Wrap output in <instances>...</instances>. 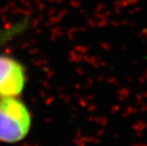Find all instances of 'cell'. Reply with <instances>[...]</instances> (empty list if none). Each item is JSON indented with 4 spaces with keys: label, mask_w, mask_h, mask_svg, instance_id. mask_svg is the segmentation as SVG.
I'll return each mask as SVG.
<instances>
[{
    "label": "cell",
    "mask_w": 147,
    "mask_h": 146,
    "mask_svg": "<svg viewBox=\"0 0 147 146\" xmlns=\"http://www.w3.org/2000/svg\"><path fill=\"white\" fill-rule=\"evenodd\" d=\"M32 118L29 109L16 97L0 99V141L14 143L29 134Z\"/></svg>",
    "instance_id": "1"
},
{
    "label": "cell",
    "mask_w": 147,
    "mask_h": 146,
    "mask_svg": "<svg viewBox=\"0 0 147 146\" xmlns=\"http://www.w3.org/2000/svg\"><path fill=\"white\" fill-rule=\"evenodd\" d=\"M25 83V69L19 62L0 56V98L16 97L23 91Z\"/></svg>",
    "instance_id": "2"
},
{
    "label": "cell",
    "mask_w": 147,
    "mask_h": 146,
    "mask_svg": "<svg viewBox=\"0 0 147 146\" xmlns=\"http://www.w3.org/2000/svg\"><path fill=\"white\" fill-rule=\"evenodd\" d=\"M17 32V30L15 29H11V30H5L4 32H0V43H2L4 40H6L9 37H11V35L14 34L15 32Z\"/></svg>",
    "instance_id": "3"
}]
</instances>
